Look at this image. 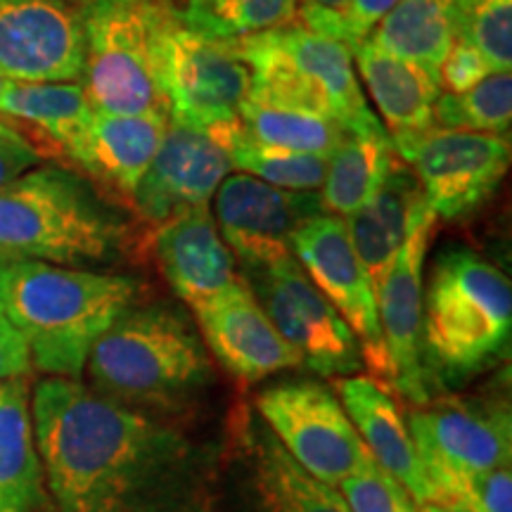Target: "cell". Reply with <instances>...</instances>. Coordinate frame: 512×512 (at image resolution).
I'll use <instances>...</instances> for the list:
<instances>
[{
    "instance_id": "cell-6",
    "label": "cell",
    "mask_w": 512,
    "mask_h": 512,
    "mask_svg": "<svg viewBox=\"0 0 512 512\" xmlns=\"http://www.w3.org/2000/svg\"><path fill=\"white\" fill-rule=\"evenodd\" d=\"M183 15L174 0H83V91L95 112L169 117L164 38Z\"/></svg>"
},
{
    "instance_id": "cell-17",
    "label": "cell",
    "mask_w": 512,
    "mask_h": 512,
    "mask_svg": "<svg viewBox=\"0 0 512 512\" xmlns=\"http://www.w3.org/2000/svg\"><path fill=\"white\" fill-rule=\"evenodd\" d=\"M230 169L226 147L211 133L169 119L162 145L131 200L159 226L181 211L209 207Z\"/></svg>"
},
{
    "instance_id": "cell-21",
    "label": "cell",
    "mask_w": 512,
    "mask_h": 512,
    "mask_svg": "<svg viewBox=\"0 0 512 512\" xmlns=\"http://www.w3.org/2000/svg\"><path fill=\"white\" fill-rule=\"evenodd\" d=\"M427 214H432V209L418 178L401 159H396L380 190L344 219L351 245L366 268L375 297L380 294L401 245Z\"/></svg>"
},
{
    "instance_id": "cell-40",
    "label": "cell",
    "mask_w": 512,
    "mask_h": 512,
    "mask_svg": "<svg viewBox=\"0 0 512 512\" xmlns=\"http://www.w3.org/2000/svg\"><path fill=\"white\" fill-rule=\"evenodd\" d=\"M396 3L399 0H349L347 29L351 38V50L373 34V29L394 10Z\"/></svg>"
},
{
    "instance_id": "cell-26",
    "label": "cell",
    "mask_w": 512,
    "mask_h": 512,
    "mask_svg": "<svg viewBox=\"0 0 512 512\" xmlns=\"http://www.w3.org/2000/svg\"><path fill=\"white\" fill-rule=\"evenodd\" d=\"M396 162L392 138L384 124L344 131L328 157L320 204L325 214L347 219L380 190Z\"/></svg>"
},
{
    "instance_id": "cell-20",
    "label": "cell",
    "mask_w": 512,
    "mask_h": 512,
    "mask_svg": "<svg viewBox=\"0 0 512 512\" xmlns=\"http://www.w3.org/2000/svg\"><path fill=\"white\" fill-rule=\"evenodd\" d=\"M337 389V399L375 463L399 479L415 501L432 503V486L413 444L411 427L389 389L370 375L344 377Z\"/></svg>"
},
{
    "instance_id": "cell-23",
    "label": "cell",
    "mask_w": 512,
    "mask_h": 512,
    "mask_svg": "<svg viewBox=\"0 0 512 512\" xmlns=\"http://www.w3.org/2000/svg\"><path fill=\"white\" fill-rule=\"evenodd\" d=\"M169 117L95 112L86 145L74 162L98 181L133 197L162 145Z\"/></svg>"
},
{
    "instance_id": "cell-13",
    "label": "cell",
    "mask_w": 512,
    "mask_h": 512,
    "mask_svg": "<svg viewBox=\"0 0 512 512\" xmlns=\"http://www.w3.org/2000/svg\"><path fill=\"white\" fill-rule=\"evenodd\" d=\"M408 427L427 479L510 467V401L501 396L425 403L411 413Z\"/></svg>"
},
{
    "instance_id": "cell-32",
    "label": "cell",
    "mask_w": 512,
    "mask_h": 512,
    "mask_svg": "<svg viewBox=\"0 0 512 512\" xmlns=\"http://www.w3.org/2000/svg\"><path fill=\"white\" fill-rule=\"evenodd\" d=\"M512 121V76L491 72L465 93H441L432 110V126L508 136Z\"/></svg>"
},
{
    "instance_id": "cell-39",
    "label": "cell",
    "mask_w": 512,
    "mask_h": 512,
    "mask_svg": "<svg viewBox=\"0 0 512 512\" xmlns=\"http://www.w3.org/2000/svg\"><path fill=\"white\" fill-rule=\"evenodd\" d=\"M34 370L29 344L0 309V380H27Z\"/></svg>"
},
{
    "instance_id": "cell-1",
    "label": "cell",
    "mask_w": 512,
    "mask_h": 512,
    "mask_svg": "<svg viewBox=\"0 0 512 512\" xmlns=\"http://www.w3.org/2000/svg\"><path fill=\"white\" fill-rule=\"evenodd\" d=\"M53 512H216L219 448L69 377L31 396Z\"/></svg>"
},
{
    "instance_id": "cell-18",
    "label": "cell",
    "mask_w": 512,
    "mask_h": 512,
    "mask_svg": "<svg viewBox=\"0 0 512 512\" xmlns=\"http://www.w3.org/2000/svg\"><path fill=\"white\" fill-rule=\"evenodd\" d=\"M195 318L204 347L235 380L259 382L304 366L245 278L214 302L197 309Z\"/></svg>"
},
{
    "instance_id": "cell-16",
    "label": "cell",
    "mask_w": 512,
    "mask_h": 512,
    "mask_svg": "<svg viewBox=\"0 0 512 512\" xmlns=\"http://www.w3.org/2000/svg\"><path fill=\"white\" fill-rule=\"evenodd\" d=\"M434 223L437 216L432 211L411 230L377 294V313H380L392 387L415 408L430 403V382L422 358V297H425V256Z\"/></svg>"
},
{
    "instance_id": "cell-7",
    "label": "cell",
    "mask_w": 512,
    "mask_h": 512,
    "mask_svg": "<svg viewBox=\"0 0 512 512\" xmlns=\"http://www.w3.org/2000/svg\"><path fill=\"white\" fill-rule=\"evenodd\" d=\"M216 512H351L285 451L249 406L235 408L219 448Z\"/></svg>"
},
{
    "instance_id": "cell-2",
    "label": "cell",
    "mask_w": 512,
    "mask_h": 512,
    "mask_svg": "<svg viewBox=\"0 0 512 512\" xmlns=\"http://www.w3.org/2000/svg\"><path fill=\"white\" fill-rule=\"evenodd\" d=\"M138 299L140 280L131 275L0 261V309L27 339L34 368L48 377L79 380L93 344Z\"/></svg>"
},
{
    "instance_id": "cell-5",
    "label": "cell",
    "mask_w": 512,
    "mask_h": 512,
    "mask_svg": "<svg viewBox=\"0 0 512 512\" xmlns=\"http://www.w3.org/2000/svg\"><path fill=\"white\" fill-rule=\"evenodd\" d=\"M512 287L508 275L472 249H453L434 266L422 297L427 382H458L508 354Z\"/></svg>"
},
{
    "instance_id": "cell-22",
    "label": "cell",
    "mask_w": 512,
    "mask_h": 512,
    "mask_svg": "<svg viewBox=\"0 0 512 512\" xmlns=\"http://www.w3.org/2000/svg\"><path fill=\"white\" fill-rule=\"evenodd\" d=\"M275 36L283 43L299 72L325 100L332 117L347 131L382 124L377 114L370 112L358 74L351 64L354 57L342 41L304 27L297 17L275 29Z\"/></svg>"
},
{
    "instance_id": "cell-27",
    "label": "cell",
    "mask_w": 512,
    "mask_h": 512,
    "mask_svg": "<svg viewBox=\"0 0 512 512\" xmlns=\"http://www.w3.org/2000/svg\"><path fill=\"white\" fill-rule=\"evenodd\" d=\"M0 112L41 128L48 138L76 159L86 145L95 110L81 83L10 81L0 98Z\"/></svg>"
},
{
    "instance_id": "cell-30",
    "label": "cell",
    "mask_w": 512,
    "mask_h": 512,
    "mask_svg": "<svg viewBox=\"0 0 512 512\" xmlns=\"http://www.w3.org/2000/svg\"><path fill=\"white\" fill-rule=\"evenodd\" d=\"M238 119L242 131L256 143L280 147V150L306 152V155H320L325 159L335 152L344 131H347L328 114L271 105V102L252 98L242 102Z\"/></svg>"
},
{
    "instance_id": "cell-38",
    "label": "cell",
    "mask_w": 512,
    "mask_h": 512,
    "mask_svg": "<svg viewBox=\"0 0 512 512\" xmlns=\"http://www.w3.org/2000/svg\"><path fill=\"white\" fill-rule=\"evenodd\" d=\"M297 19L318 34L342 41L351 50V38L347 29L349 0H299Z\"/></svg>"
},
{
    "instance_id": "cell-42",
    "label": "cell",
    "mask_w": 512,
    "mask_h": 512,
    "mask_svg": "<svg viewBox=\"0 0 512 512\" xmlns=\"http://www.w3.org/2000/svg\"><path fill=\"white\" fill-rule=\"evenodd\" d=\"M8 83H10L8 76L0 72V98H3V93H5V88H8Z\"/></svg>"
},
{
    "instance_id": "cell-33",
    "label": "cell",
    "mask_w": 512,
    "mask_h": 512,
    "mask_svg": "<svg viewBox=\"0 0 512 512\" xmlns=\"http://www.w3.org/2000/svg\"><path fill=\"white\" fill-rule=\"evenodd\" d=\"M453 36L489 62L491 72L512 67V0H453Z\"/></svg>"
},
{
    "instance_id": "cell-25",
    "label": "cell",
    "mask_w": 512,
    "mask_h": 512,
    "mask_svg": "<svg viewBox=\"0 0 512 512\" xmlns=\"http://www.w3.org/2000/svg\"><path fill=\"white\" fill-rule=\"evenodd\" d=\"M351 57L392 136L432 126L434 102L441 95L437 74L377 48L370 38L358 43Z\"/></svg>"
},
{
    "instance_id": "cell-41",
    "label": "cell",
    "mask_w": 512,
    "mask_h": 512,
    "mask_svg": "<svg viewBox=\"0 0 512 512\" xmlns=\"http://www.w3.org/2000/svg\"><path fill=\"white\" fill-rule=\"evenodd\" d=\"M418 512H448V510L441 508V505H437V503H420Z\"/></svg>"
},
{
    "instance_id": "cell-3",
    "label": "cell",
    "mask_w": 512,
    "mask_h": 512,
    "mask_svg": "<svg viewBox=\"0 0 512 512\" xmlns=\"http://www.w3.org/2000/svg\"><path fill=\"white\" fill-rule=\"evenodd\" d=\"M86 370L95 392L157 418L185 411L214 382L195 323L166 304L121 313L93 344Z\"/></svg>"
},
{
    "instance_id": "cell-35",
    "label": "cell",
    "mask_w": 512,
    "mask_h": 512,
    "mask_svg": "<svg viewBox=\"0 0 512 512\" xmlns=\"http://www.w3.org/2000/svg\"><path fill=\"white\" fill-rule=\"evenodd\" d=\"M351 512H418L420 503L375 460L337 486Z\"/></svg>"
},
{
    "instance_id": "cell-31",
    "label": "cell",
    "mask_w": 512,
    "mask_h": 512,
    "mask_svg": "<svg viewBox=\"0 0 512 512\" xmlns=\"http://www.w3.org/2000/svg\"><path fill=\"white\" fill-rule=\"evenodd\" d=\"M299 0H188L181 10L185 27L221 41L261 34L297 17Z\"/></svg>"
},
{
    "instance_id": "cell-4",
    "label": "cell",
    "mask_w": 512,
    "mask_h": 512,
    "mask_svg": "<svg viewBox=\"0 0 512 512\" xmlns=\"http://www.w3.org/2000/svg\"><path fill=\"white\" fill-rule=\"evenodd\" d=\"M128 247V216L72 169L41 166L0 188V261L112 264Z\"/></svg>"
},
{
    "instance_id": "cell-12",
    "label": "cell",
    "mask_w": 512,
    "mask_h": 512,
    "mask_svg": "<svg viewBox=\"0 0 512 512\" xmlns=\"http://www.w3.org/2000/svg\"><path fill=\"white\" fill-rule=\"evenodd\" d=\"M294 259L302 264L311 283L335 306L349 330L354 332L373 380L392 384L389 358L384 349L377 297L370 278L351 245L342 216L318 214L299 226L292 240Z\"/></svg>"
},
{
    "instance_id": "cell-14",
    "label": "cell",
    "mask_w": 512,
    "mask_h": 512,
    "mask_svg": "<svg viewBox=\"0 0 512 512\" xmlns=\"http://www.w3.org/2000/svg\"><path fill=\"white\" fill-rule=\"evenodd\" d=\"M219 233L247 273L266 271L294 256L299 226L325 214L318 192L275 188L249 174L226 176L216 190Z\"/></svg>"
},
{
    "instance_id": "cell-24",
    "label": "cell",
    "mask_w": 512,
    "mask_h": 512,
    "mask_svg": "<svg viewBox=\"0 0 512 512\" xmlns=\"http://www.w3.org/2000/svg\"><path fill=\"white\" fill-rule=\"evenodd\" d=\"M50 498L38 456L27 380H0V512H46Z\"/></svg>"
},
{
    "instance_id": "cell-29",
    "label": "cell",
    "mask_w": 512,
    "mask_h": 512,
    "mask_svg": "<svg viewBox=\"0 0 512 512\" xmlns=\"http://www.w3.org/2000/svg\"><path fill=\"white\" fill-rule=\"evenodd\" d=\"M207 133L226 147L230 164L235 169H242L259 181L292 192H318L323 188L325 171H328L325 157L256 143L242 131L240 119L209 128Z\"/></svg>"
},
{
    "instance_id": "cell-36",
    "label": "cell",
    "mask_w": 512,
    "mask_h": 512,
    "mask_svg": "<svg viewBox=\"0 0 512 512\" xmlns=\"http://www.w3.org/2000/svg\"><path fill=\"white\" fill-rule=\"evenodd\" d=\"M489 74V62L475 48H470L463 41H453L451 50L439 67V86L446 88V93L458 95L470 91Z\"/></svg>"
},
{
    "instance_id": "cell-15",
    "label": "cell",
    "mask_w": 512,
    "mask_h": 512,
    "mask_svg": "<svg viewBox=\"0 0 512 512\" xmlns=\"http://www.w3.org/2000/svg\"><path fill=\"white\" fill-rule=\"evenodd\" d=\"M83 55V0H0V72L10 81H76Z\"/></svg>"
},
{
    "instance_id": "cell-34",
    "label": "cell",
    "mask_w": 512,
    "mask_h": 512,
    "mask_svg": "<svg viewBox=\"0 0 512 512\" xmlns=\"http://www.w3.org/2000/svg\"><path fill=\"white\" fill-rule=\"evenodd\" d=\"M432 503L448 512H512L510 467L477 475L430 477Z\"/></svg>"
},
{
    "instance_id": "cell-19",
    "label": "cell",
    "mask_w": 512,
    "mask_h": 512,
    "mask_svg": "<svg viewBox=\"0 0 512 512\" xmlns=\"http://www.w3.org/2000/svg\"><path fill=\"white\" fill-rule=\"evenodd\" d=\"M152 249L166 283L192 311L214 302L242 280L209 207L181 211L159 223Z\"/></svg>"
},
{
    "instance_id": "cell-8",
    "label": "cell",
    "mask_w": 512,
    "mask_h": 512,
    "mask_svg": "<svg viewBox=\"0 0 512 512\" xmlns=\"http://www.w3.org/2000/svg\"><path fill=\"white\" fill-rule=\"evenodd\" d=\"M394 155L418 178L425 200L441 219H463L494 195L508 174L510 138L430 126L394 133Z\"/></svg>"
},
{
    "instance_id": "cell-28",
    "label": "cell",
    "mask_w": 512,
    "mask_h": 512,
    "mask_svg": "<svg viewBox=\"0 0 512 512\" xmlns=\"http://www.w3.org/2000/svg\"><path fill=\"white\" fill-rule=\"evenodd\" d=\"M453 0H399L373 29L377 48L415 62L439 76V67L453 41Z\"/></svg>"
},
{
    "instance_id": "cell-10",
    "label": "cell",
    "mask_w": 512,
    "mask_h": 512,
    "mask_svg": "<svg viewBox=\"0 0 512 512\" xmlns=\"http://www.w3.org/2000/svg\"><path fill=\"white\" fill-rule=\"evenodd\" d=\"M162 88L171 121L209 131L238 119L252 74L238 43L192 31L181 19L164 38Z\"/></svg>"
},
{
    "instance_id": "cell-37",
    "label": "cell",
    "mask_w": 512,
    "mask_h": 512,
    "mask_svg": "<svg viewBox=\"0 0 512 512\" xmlns=\"http://www.w3.org/2000/svg\"><path fill=\"white\" fill-rule=\"evenodd\" d=\"M41 152L27 136L0 121V188L41 164Z\"/></svg>"
},
{
    "instance_id": "cell-11",
    "label": "cell",
    "mask_w": 512,
    "mask_h": 512,
    "mask_svg": "<svg viewBox=\"0 0 512 512\" xmlns=\"http://www.w3.org/2000/svg\"><path fill=\"white\" fill-rule=\"evenodd\" d=\"M247 283L306 368L323 377H349L361 370L356 335L294 256L249 273Z\"/></svg>"
},
{
    "instance_id": "cell-9",
    "label": "cell",
    "mask_w": 512,
    "mask_h": 512,
    "mask_svg": "<svg viewBox=\"0 0 512 512\" xmlns=\"http://www.w3.org/2000/svg\"><path fill=\"white\" fill-rule=\"evenodd\" d=\"M254 406L285 451L323 484L337 489L342 479L373 460L328 384L318 380L271 384L256 396Z\"/></svg>"
}]
</instances>
